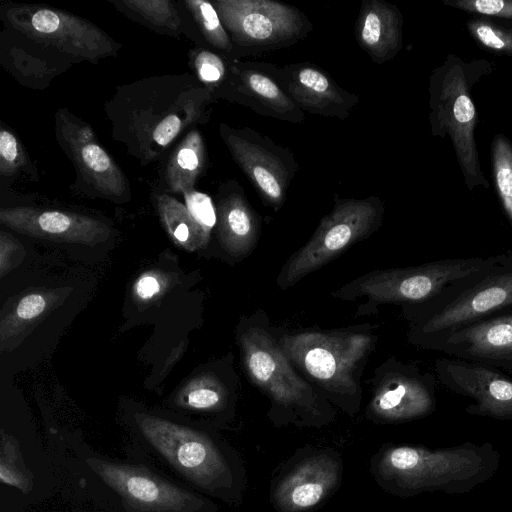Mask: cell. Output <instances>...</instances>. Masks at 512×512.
I'll use <instances>...</instances> for the list:
<instances>
[{"label":"cell","mask_w":512,"mask_h":512,"mask_svg":"<svg viewBox=\"0 0 512 512\" xmlns=\"http://www.w3.org/2000/svg\"><path fill=\"white\" fill-rule=\"evenodd\" d=\"M216 92L189 73L120 86L105 104L111 137L142 165L160 158L187 129L208 121Z\"/></svg>","instance_id":"6da1fadb"},{"label":"cell","mask_w":512,"mask_h":512,"mask_svg":"<svg viewBox=\"0 0 512 512\" xmlns=\"http://www.w3.org/2000/svg\"><path fill=\"white\" fill-rule=\"evenodd\" d=\"M501 254L489 257L448 258L422 265L377 270L345 286L338 296L365 295L377 303L432 304L496 264Z\"/></svg>","instance_id":"7a4b0ae2"},{"label":"cell","mask_w":512,"mask_h":512,"mask_svg":"<svg viewBox=\"0 0 512 512\" xmlns=\"http://www.w3.org/2000/svg\"><path fill=\"white\" fill-rule=\"evenodd\" d=\"M512 310V254L474 276L448 296L418 308L414 335L425 348L437 350L453 332Z\"/></svg>","instance_id":"3957f363"},{"label":"cell","mask_w":512,"mask_h":512,"mask_svg":"<svg viewBox=\"0 0 512 512\" xmlns=\"http://www.w3.org/2000/svg\"><path fill=\"white\" fill-rule=\"evenodd\" d=\"M384 205L380 197L338 198L309 241L283 266L278 284L286 289L318 270L381 226Z\"/></svg>","instance_id":"277c9868"},{"label":"cell","mask_w":512,"mask_h":512,"mask_svg":"<svg viewBox=\"0 0 512 512\" xmlns=\"http://www.w3.org/2000/svg\"><path fill=\"white\" fill-rule=\"evenodd\" d=\"M239 57L287 48L313 29L295 6L273 0H215L212 2Z\"/></svg>","instance_id":"5b68a950"},{"label":"cell","mask_w":512,"mask_h":512,"mask_svg":"<svg viewBox=\"0 0 512 512\" xmlns=\"http://www.w3.org/2000/svg\"><path fill=\"white\" fill-rule=\"evenodd\" d=\"M1 19L6 27L34 43L79 60L97 62L116 55L121 47L90 21L49 6L3 4Z\"/></svg>","instance_id":"8992f818"},{"label":"cell","mask_w":512,"mask_h":512,"mask_svg":"<svg viewBox=\"0 0 512 512\" xmlns=\"http://www.w3.org/2000/svg\"><path fill=\"white\" fill-rule=\"evenodd\" d=\"M372 341L358 333L304 332L284 336L279 346L291 362L322 386L353 393L357 388L355 369Z\"/></svg>","instance_id":"52a82bcc"},{"label":"cell","mask_w":512,"mask_h":512,"mask_svg":"<svg viewBox=\"0 0 512 512\" xmlns=\"http://www.w3.org/2000/svg\"><path fill=\"white\" fill-rule=\"evenodd\" d=\"M136 422L145 439L197 486L213 490L226 484L229 469L206 434L147 414L136 415Z\"/></svg>","instance_id":"ba28073f"},{"label":"cell","mask_w":512,"mask_h":512,"mask_svg":"<svg viewBox=\"0 0 512 512\" xmlns=\"http://www.w3.org/2000/svg\"><path fill=\"white\" fill-rule=\"evenodd\" d=\"M219 133L263 203L279 211L299 169L293 152L250 127L234 128L220 123Z\"/></svg>","instance_id":"9c48e42d"},{"label":"cell","mask_w":512,"mask_h":512,"mask_svg":"<svg viewBox=\"0 0 512 512\" xmlns=\"http://www.w3.org/2000/svg\"><path fill=\"white\" fill-rule=\"evenodd\" d=\"M430 92L433 128L448 132L469 187L486 186L474 140L476 111L461 67L450 65L447 70L436 72Z\"/></svg>","instance_id":"30bf717a"},{"label":"cell","mask_w":512,"mask_h":512,"mask_svg":"<svg viewBox=\"0 0 512 512\" xmlns=\"http://www.w3.org/2000/svg\"><path fill=\"white\" fill-rule=\"evenodd\" d=\"M55 132L59 145L74 164L78 178L96 195L115 201L130 199L127 177L87 123L60 108L55 114Z\"/></svg>","instance_id":"8fae6325"},{"label":"cell","mask_w":512,"mask_h":512,"mask_svg":"<svg viewBox=\"0 0 512 512\" xmlns=\"http://www.w3.org/2000/svg\"><path fill=\"white\" fill-rule=\"evenodd\" d=\"M275 68L272 63L230 61L228 75L215 91L217 99L248 107L262 116L302 123L305 113L280 86Z\"/></svg>","instance_id":"7c38bea8"},{"label":"cell","mask_w":512,"mask_h":512,"mask_svg":"<svg viewBox=\"0 0 512 512\" xmlns=\"http://www.w3.org/2000/svg\"><path fill=\"white\" fill-rule=\"evenodd\" d=\"M89 466L138 512H188L199 500L191 493L135 465L88 459Z\"/></svg>","instance_id":"4fadbf2b"},{"label":"cell","mask_w":512,"mask_h":512,"mask_svg":"<svg viewBox=\"0 0 512 512\" xmlns=\"http://www.w3.org/2000/svg\"><path fill=\"white\" fill-rule=\"evenodd\" d=\"M245 368L253 383L282 405L307 404L310 386L294 371L290 360L264 330L250 328L240 339Z\"/></svg>","instance_id":"5bb4252c"},{"label":"cell","mask_w":512,"mask_h":512,"mask_svg":"<svg viewBox=\"0 0 512 512\" xmlns=\"http://www.w3.org/2000/svg\"><path fill=\"white\" fill-rule=\"evenodd\" d=\"M435 371L447 389L476 400L470 411L512 416V377L501 369L454 357L438 359Z\"/></svg>","instance_id":"9a60e30c"},{"label":"cell","mask_w":512,"mask_h":512,"mask_svg":"<svg viewBox=\"0 0 512 512\" xmlns=\"http://www.w3.org/2000/svg\"><path fill=\"white\" fill-rule=\"evenodd\" d=\"M275 76L303 112L345 120L360 101L357 94L340 87L326 71L310 62L276 65Z\"/></svg>","instance_id":"2e32d148"},{"label":"cell","mask_w":512,"mask_h":512,"mask_svg":"<svg viewBox=\"0 0 512 512\" xmlns=\"http://www.w3.org/2000/svg\"><path fill=\"white\" fill-rule=\"evenodd\" d=\"M4 226L27 236L57 242L96 245L110 235V228L90 216L36 207L0 210Z\"/></svg>","instance_id":"e0dca14e"},{"label":"cell","mask_w":512,"mask_h":512,"mask_svg":"<svg viewBox=\"0 0 512 512\" xmlns=\"http://www.w3.org/2000/svg\"><path fill=\"white\" fill-rule=\"evenodd\" d=\"M437 350L456 358L512 371V310L453 332Z\"/></svg>","instance_id":"ac0fdd59"},{"label":"cell","mask_w":512,"mask_h":512,"mask_svg":"<svg viewBox=\"0 0 512 512\" xmlns=\"http://www.w3.org/2000/svg\"><path fill=\"white\" fill-rule=\"evenodd\" d=\"M435 378L414 367H403L388 376L371 402L375 416L387 421L415 418L430 412L435 405Z\"/></svg>","instance_id":"d6986e66"},{"label":"cell","mask_w":512,"mask_h":512,"mask_svg":"<svg viewBox=\"0 0 512 512\" xmlns=\"http://www.w3.org/2000/svg\"><path fill=\"white\" fill-rule=\"evenodd\" d=\"M340 465L326 455L305 459L279 484L275 500L285 512H302L319 504L336 486Z\"/></svg>","instance_id":"ffe728a7"},{"label":"cell","mask_w":512,"mask_h":512,"mask_svg":"<svg viewBox=\"0 0 512 512\" xmlns=\"http://www.w3.org/2000/svg\"><path fill=\"white\" fill-rule=\"evenodd\" d=\"M216 214L222 247L236 257L248 255L257 242L260 222L237 181L231 179L220 185Z\"/></svg>","instance_id":"44dd1931"},{"label":"cell","mask_w":512,"mask_h":512,"mask_svg":"<svg viewBox=\"0 0 512 512\" xmlns=\"http://www.w3.org/2000/svg\"><path fill=\"white\" fill-rule=\"evenodd\" d=\"M402 25V14L395 5L384 0H362L355 38L374 63L384 64L402 48Z\"/></svg>","instance_id":"7402d4cb"},{"label":"cell","mask_w":512,"mask_h":512,"mask_svg":"<svg viewBox=\"0 0 512 512\" xmlns=\"http://www.w3.org/2000/svg\"><path fill=\"white\" fill-rule=\"evenodd\" d=\"M207 152L204 139L197 128L189 130L168 159L165 183L172 193H183L195 188V183L206 168Z\"/></svg>","instance_id":"603a6c76"},{"label":"cell","mask_w":512,"mask_h":512,"mask_svg":"<svg viewBox=\"0 0 512 512\" xmlns=\"http://www.w3.org/2000/svg\"><path fill=\"white\" fill-rule=\"evenodd\" d=\"M154 203L163 227L175 243L188 251H196L208 244L210 236L186 205L166 193L155 194Z\"/></svg>","instance_id":"cb8c5ba5"},{"label":"cell","mask_w":512,"mask_h":512,"mask_svg":"<svg viewBox=\"0 0 512 512\" xmlns=\"http://www.w3.org/2000/svg\"><path fill=\"white\" fill-rule=\"evenodd\" d=\"M119 10L134 15L158 30L176 35L182 20L170 0H121L112 2Z\"/></svg>","instance_id":"d4e9b609"},{"label":"cell","mask_w":512,"mask_h":512,"mask_svg":"<svg viewBox=\"0 0 512 512\" xmlns=\"http://www.w3.org/2000/svg\"><path fill=\"white\" fill-rule=\"evenodd\" d=\"M184 4L204 40L227 59L233 61V44L212 2L185 0Z\"/></svg>","instance_id":"484cf974"},{"label":"cell","mask_w":512,"mask_h":512,"mask_svg":"<svg viewBox=\"0 0 512 512\" xmlns=\"http://www.w3.org/2000/svg\"><path fill=\"white\" fill-rule=\"evenodd\" d=\"M493 170L497 191L512 227V146L502 137H495L492 145Z\"/></svg>","instance_id":"4316f807"},{"label":"cell","mask_w":512,"mask_h":512,"mask_svg":"<svg viewBox=\"0 0 512 512\" xmlns=\"http://www.w3.org/2000/svg\"><path fill=\"white\" fill-rule=\"evenodd\" d=\"M19 456L15 440L2 431L0 479L26 493L31 489L32 483L29 472L25 471V466Z\"/></svg>","instance_id":"83f0119b"},{"label":"cell","mask_w":512,"mask_h":512,"mask_svg":"<svg viewBox=\"0 0 512 512\" xmlns=\"http://www.w3.org/2000/svg\"><path fill=\"white\" fill-rule=\"evenodd\" d=\"M192 65L197 79L216 91L228 75L230 60L211 50L200 49L193 53Z\"/></svg>","instance_id":"f1b7e54d"},{"label":"cell","mask_w":512,"mask_h":512,"mask_svg":"<svg viewBox=\"0 0 512 512\" xmlns=\"http://www.w3.org/2000/svg\"><path fill=\"white\" fill-rule=\"evenodd\" d=\"M224 400V391L221 385L212 378H203L190 383L186 387L180 402L192 409L212 410L218 408Z\"/></svg>","instance_id":"f546056e"},{"label":"cell","mask_w":512,"mask_h":512,"mask_svg":"<svg viewBox=\"0 0 512 512\" xmlns=\"http://www.w3.org/2000/svg\"><path fill=\"white\" fill-rule=\"evenodd\" d=\"M29 158L18 137L7 128L0 130V175L11 177L24 171Z\"/></svg>","instance_id":"4dcf8cb0"},{"label":"cell","mask_w":512,"mask_h":512,"mask_svg":"<svg viewBox=\"0 0 512 512\" xmlns=\"http://www.w3.org/2000/svg\"><path fill=\"white\" fill-rule=\"evenodd\" d=\"M182 194L188 211L206 234L210 236L212 229L217 224L216 208L212 199L195 188L186 190Z\"/></svg>","instance_id":"1f68e13d"},{"label":"cell","mask_w":512,"mask_h":512,"mask_svg":"<svg viewBox=\"0 0 512 512\" xmlns=\"http://www.w3.org/2000/svg\"><path fill=\"white\" fill-rule=\"evenodd\" d=\"M469 28L474 37L488 48L512 54V30H504L482 21H473Z\"/></svg>","instance_id":"d6a6232c"},{"label":"cell","mask_w":512,"mask_h":512,"mask_svg":"<svg viewBox=\"0 0 512 512\" xmlns=\"http://www.w3.org/2000/svg\"><path fill=\"white\" fill-rule=\"evenodd\" d=\"M449 4L471 12L512 19V0H458Z\"/></svg>","instance_id":"836d02e7"},{"label":"cell","mask_w":512,"mask_h":512,"mask_svg":"<svg viewBox=\"0 0 512 512\" xmlns=\"http://www.w3.org/2000/svg\"><path fill=\"white\" fill-rule=\"evenodd\" d=\"M46 300L38 293L24 296L16 307V316L22 320H31L44 311Z\"/></svg>","instance_id":"e575fe53"},{"label":"cell","mask_w":512,"mask_h":512,"mask_svg":"<svg viewBox=\"0 0 512 512\" xmlns=\"http://www.w3.org/2000/svg\"><path fill=\"white\" fill-rule=\"evenodd\" d=\"M161 283L153 275H144L138 279L135 284L136 295L142 300H148L153 298L159 293L161 289Z\"/></svg>","instance_id":"d590c367"}]
</instances>
